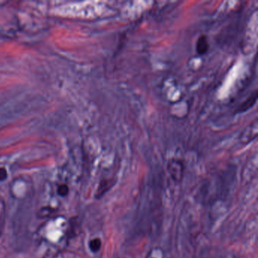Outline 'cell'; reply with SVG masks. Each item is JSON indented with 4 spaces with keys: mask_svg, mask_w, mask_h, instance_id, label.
Segmentation results:
<instances>
[{
    "mask_svg": "<svg viewBox=\"0 0 258 258\" xmlns=\"http://www.w3.org/2000/svg\"><path fill=\"white\" fill-rule=\"evenodd\" d=\"M167 172L171 179L176 183L182 182L185 173V166L182 160L173 158L169 160L167 165Z\"/></svg>",
    "mask_w": 258,
    "mask_h": 258,
    "instance_id": "obj_1",
    "label": "cell"
},
{
    "mask_svg": "<svg viewBox=\"0 0 258 258\" xmlns=\"http://www.w3.org/2000/svg\"><path fill=\"white\" fill-rule=\"evenodd\" d=\"M69 192V188L66 184H61L57 188V193L61 197H66Z\"/></svg>",
    "mask_w": 258,
    "mask_h": 258,
    "instance_id": "obj_8",
    "label": "cell"
},
{
    "mask_svg": "<svg viewBox=\"0 0 258 258\" xmlns=\"http://www.w3.org/2000/svg\"><path fill=\"white\" fill-rule=\"evenodd\" d=\"M210 44L208 37L205 34L199 36L196 43V52L199 55H203L206 54L209 50Z\"/></svg>",
    "mask_w": 258,
    "mask_h": 258,
    "instance_id": "obj_4",
    "label": "cell"
},
{
    "mask_svg": "<svg viewBox=\"0 0 258 258\" xmlns=\"http://www.w3.org/2000/svg\"><path fill=\"white\" fill-rule=\"evenodd\" d=\"M257 120L255 119L250 124L247 125L240 134L238 140L241 144H248L250 142L254 140L257 137Z\"/></svg>",
    "mask_w": 258,
    "mask_h": 258,
    "instance_id": "obj_2",
    "label": "cell"
},
{
    "mask_svg": "<svg viewBox=\"0 0 258 258\" xmlns=\"http://www.w3.org/2000/svg\"><path fill=\"white\" fill-rule=\"evenodd\" d=\"M8 177V171L4 167H0V182H4Z\"/></svg>",
    "mask_w": 258,
    "mask_h": 258,
    "instance_id": "obj_9",
    "label": "cell"
},
{
    "mask_svg": "<svg viewBox=\"0 0 258 258\" xmlns=\"http://www.w3.org/2000/svg\"><path fill=\"white\" fill-rule=\"evenodd\" d=\"M6 220V203L4 199L0 197V234L2 233Z\"/></svg>",
    "mask_w": 258,
    "mask_h": 258,
    "instance_id": "obj_6",
    "label": "cell"
},
{
    "mask_svg": "<svg viewBox=\"0 0 258 258\" xmlns=\"http://www.w3.org/2000/svg\"><path fill=\"white\" fill-rule=\"evenodd\" d=\"M89 247H90V250L93 253H96L100 250L102 247V241L99 238H95L93 239L90 240L89 243Z\"/></svg>",
    "mask_w": 258,
    "mask_h": 258,
    "instance_id": "obj_7",
    "label": "cell"
},
{
    "mask_svg": "<svg viewBox=\"0 0 258 258\" xmlns=\"http://www.w3.org/2000/svg\"><path fill=\"white\" fill-rule=\"evenodd\" d=\"M257 100V91L254 90L253 93H250V96L241 102V105L238 107L236 111L238 113L245 112L250 108H253Z\"/></svg>",
    "mask_w": 258,
    "mask_h": 258,
    "instance_id": "obj_3",
    "label": "cell"
},
{
    "mask_svg": "<svg viewBox=\"0 0 258 258\" xmlns=\"http://www.w3.org/2000/svg\"><path fill=\"white\" fill-rule=\"evenodd\" d=\"M115 182L116 180L114 178L102 179L100 182V184H99V188H98L96 197L102 198V196H104L107 191H109L114 186Z\"/></svg>",
    "mask_w": 258,
    "mask_h": 258,
    "instance_id": "obj_5",
    "label": "cell"
}]
</instances>
